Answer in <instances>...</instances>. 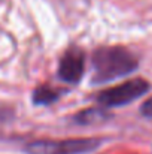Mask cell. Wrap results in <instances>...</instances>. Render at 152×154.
<instances>
[{"mask_svg":"<svg viewBox=\"0 0 152 154\" xmlns=\"http://www.w3.org/2000/svg\"><path fill=\"white\" fill-rule=\"evenodd\" d=\"M94 82H107L122 78L137 67L136 57L122 47H103L94 52Z\"/></svg>","mask_w":152,"mask_h":154,"instance_id":"obj_1","label":"cell"},{"mask_svg":"<svg viewBox=\"0 0 152 154\" xmlns=\"http://www.w3.org/2000/svg\"><path fill=\"white\" fill-rule=\"evenodd\" d=\"M100 139L78 138L63 141H34L25 147L28 154H87L100 145Z\"/></svg>","mask_w":152,"mask_h":154,"instance_id":"obj_2","label":"cell"},{"mask_svg":"<svg viewBox=\"0 0 152 154\" xmlns=\"http://www.w3.org/2000/svg\"><path fill=\"white\" fill-rule=\"evenodd\" d=\"M148 88H149V84L145 79H142V78L130 79L119 85H115L112 88L101 91L97 96V102L103 105L104 108L124 106L127 103L139 99L140 96H143L148 91Z\"/></svg>","mask_w":152,"mask_h":154,"instance_id":"obj_3","label":"cell"},{"mask_svg":"<svg viewBox=\"0 0 152 154\" xmlns=\"http://www.w3.org/2000/svg\"><path fill=\"white\" fill-rule=\"evenodd\" d=\"M58 75L66 82L76 84L84 75V52L78 48H70L58 66Z\"/></svg>","mask_w":152,"mask_h":154,"instance_id":"obj_4","label":"cell"},{"mask_svg":"<svg viewBox=\"0 0 152 154\" xmlns=\"http://www.w3.org/2000/svg\"><path fill=\"white\" fill-rule=\"evenodd\" d=\"M57 99H58V93L55 90H52L51 87H48V85L39 87L33 93V102L36 105H49Z\"/></svg>","mask_w":152,"mask_h":154,"instance_id":"obj_5","label":"cell"},{"mask_svg":"<svg viewBox=\"0 0 152 154\" xmlns=\"http://www.w3.org/2000/svg\"><path fill=\"white\" fill-rule=\"evenodd\" d=\"M140 112H142L145 117L152 118V97H149L146 102L142 105V109H140Z\"/></svg>","mask_w":152,"mask_h":154,"instance_id":"obj_6","label":"cell"}]
</instances>
